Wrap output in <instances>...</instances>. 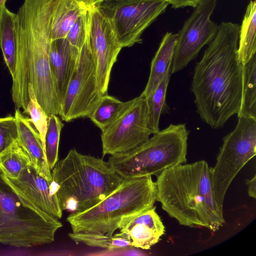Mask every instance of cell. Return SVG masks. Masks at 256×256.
I'll use <instances>...</instances> for the list:
<instances>
[{"label":"cell","mask_w":256,"mask_h":256,"mask_svg":"<svg viewBox=\"0 0 256 256\" xmlns=\"http://www.w3.org/2000/svg\"><path fill=\"white\" fill-rule=\"evenodd\" d=\"M16 14L4 6L0 10V47L12 78L17 55Z\"/></svg>","instance_id":"obj_19"},{"label":"cell","mask_w":256,"mask_h":256,"mask_svg":"<svg viewBox=\"0 0 256 256\" xmlns=\"http://www.w3.org/2000/svg\"><path fill=\"white\" fill-rule=\"evenodd\" d=\"M240 25L222 22L195 66L191 84L196 112L212 128H222L240 109L243 65L238 60Z\"/></svg>","instance_id":"obj_2"},{"label":"cell","mask_w":256,"mask_h":256,"mask_svg":"<svg viewBox=\"0 0 256 256\" xmlns=\"http://www.w3.org/2000/svg\"><path fill=\"white\" fill-rule=\"evenodd\" d=\"M18 139V128L14 116L0 118V154Z\"/></svg>","instance_id":"obj_29"},{"label":"cell","mask_w":256,"mask_h":256,"mask_svg":"<svg viewBox=\"0 0 256 256\" xmlns=\"http://www.w3.org/2000/svg\"><path fill=\"white\" fill-rule=\"evenodd\" d=\"M18 128V141L28 154L37 172L48 181L52 180V172L46 157L40 136L32 120L26 118L18 108L14 112Z\"/></svg>","instance_id":"obj_17"},{"label":"cell","mask_w":256,"mask_h":256,"mask_svg":"<svg viewBox=\"0 0 256 256\" xmlns=\"http://www.w3.org/2000/svg\"><path fill=\"white\" fill-rule=\"evenodd\" d=\"M58 0H24L16 14L17 55L12 97L16 108L25 110L28 86L49 116L58 115L60 106L49 58L52 22Z\"/></svg>","instance_id":"obj_1"},{"label":"cell","mask_w":256,"mask_h":256,"mask_svg":"<svg viewBox=\"0 0 256 256\" xmlns=\"http://www.w3.org/2000/svg\"><path fill=\"white\" fill-rule=\"evenodd\" d=\"M169 5L164 0H104L98 6L123 48L142 43V34Z\"/></svg>","instance_id":"obj_9"},{"label":"cell","mask_w":256,"mask_h":256,"mask_svg":"<svg viewBox=\"0 0 256 256\" xmlns=\"http://www.w3.org/2000/svg\"><path fill=\"white\" fill-rule=\"evenodd\" d=\"M30 158L18 141L0 154V170L10 178H16L21 172L32 165Z\"/></svg>","instance_id":"obj_23"},{"label":"cell","mask_w":256,"mask_h":256,"mask_svg":"<svg viewBox=\"0 0 256 256\" xmlns=\"http://www.w3.org/2000/svg\"><path fill=\"white\" fill-rule=\"evenodd\" d=\"M104 0H86V6L88 8L94 6H98Z\"/></svg>","instance_id":"obj_33"},{"label":"cell","mask_w":256,"mask_h":256,"mask_svg":"<svg viewBox=\"0 0 256 256\" xmlns=\"http://www.w3.org/2000/svg\"><path fill=\"white\" fill-rule=\"evenodd\" d=\"M52 194L63 210H86L102 200L122 182L108 162L70 150L52 170Z\"/></svg>","instance_id":"obj_4"},{"label":"cell","mask_w":256,"mask_h":256,"mask_svg":"<svg viewBox=\"0 0 256 256\" xmlns=\"http://www.w3.org/2000/svg\"><path fill=\"white\" fill-rule=\"evenodd\" d=\"M101 131L103 156L128 152L146 142L152 134L146 98L140 96L124 102L116 118Z\"/></svg>","instance_id":"obj_10"},{"label":"cell","mask_w":256,"mask_h":256,"mask_svg":"<svg viewBox=\"0 0 256 256\" xmlns=\"http://www.w3.org/2000/svg\"><path fill=\"white\" fill-rule=\"evenodd\" d=\"M169 4L172 6V8L178 9L186 6H191L195 8L202 0H164Z\"/></svg>","instance_id":"obj_31"},{"label":"cell","mask_w":256,"mask_h":256,"mask_svg":"<svg viewBox=\"0 0 256 256\" xmlns=\"http://www.w3.org/2000/svg\"><path fill=\"white\" fill-rule=\"evenodd\" d=\"M88 27V10L76 19L66 38L72 45L80 49L87 38Z\"/></svg>","instance_id":"obj_30"},{"label":"cell","mask_w":256,"mask_h":256,"mask_svg":"<svg viewBox=\"0 0 256 256\" xmlns=\"http://www.w3.org/2000/svg\"><path fill=\"white\" fill-rule=\"evenodd\" d=\"M256 2L250 0L240 26L238 46V60L245 64L256 54Z\"/></svg>","instance_id":"obj_21"},{"label":"cell","mask_w":256,"mask_h":256,"mask_svg":"<svg viewBox=\"0 0 256 256\" xmlns=\"http://www.w3.org/2000/svg\"><path fill=\"white\" fill-rule=\"evenodd\" d=\"M62 226L58 219L44 216L20 196L0 170V243L28 248L52 242Z\"/></svg>","instance_id":"obj_7"},{"label":"cell","mask_w":256,"mask_h":256,"mask_svg":"<svg viewBox=\"0 0 256 256\" xmlns=\"http://www.w3.org/2000/svg\"><path fill=\"white\" fill-rule=\"evenodd\" d=\"M80 52V49L72 45L66 38L51 41L50 67L60 107L76 66Z\"/></svg>","instance_id":"obj_16"},{"label":"cell","mask_w":256,"mask_h":256,"mask_svg":"<svg viewBox=\"0 0 256 256\" xmlns=\"http://www.w3.org/2000/svg\"><path fill=\"white\" fill-rule=\"evenodd\" d=\"M64 126L57 115L52 114L48 116L44 148L46 161L51 170L58 161L60 135Z\"/></svg>","instance_id":"obj_27"},{"label":"cell","mask_w":256,"mask_h":256,"mask_svg":"<svg viewBox=\"0 0 256 256\" xmlns=\"http://www.w3.org/2000/svg\"><path fill=\"white\" fill-rule=\"evenodd\" d=\"M77 0L79 2H80L84 3L86 5V0Z\"/></svg>","instance_id":"obj_35"},{"label":"cell","mask_w":256,"mask_h":256,"mask_svg":"<svg viewBox=\"0 0 256 256\" xmlns=\"http://www.w3.org/2000/svg\"><path fill=\"white\" fill-rule=\"evenodd\" d=\"M122 102L114 96L106 94L88 117L101 130L106 128L116 118L123 106Z\"/></svg>","instance_id":"obj_26"},{"label":"cell","mask_w":256,"mask_h":256,"mask_svg":"<svg viewBox=\"0 0 256 256\" xmlns=\"http://www.w3.org/2000/svg\"><path fill=\"white\" fill-rule=\"evenodd\" d=\"M188 134L185 124H170L134 150L110 156L108 162L124 178L157 176L186 162Z\"/></svg>","instance_id":"obj_6"},{"label":"cell","mask_w":256,"mask_h":256,"mask_svg":"<svg viewBox=\"0 0 256 256\" xmlns=\"http://www.w3.org/2000/svg\"><path fill=\"white\" fill-rule=\"evenodd\" d=\"M216 0H202L177 34L170 74L184 69L214 38L218 26L210 20Z\"/></svg>","instance_id":"obj_12"},{"label":"cell","mask_w":256,"mask_h":256,"mask_svg":"<svg viewBox=\"0 0 256 256\" xmlns=\"http://www.w3.org/2000/svg\"><path fill=\"white\" fill-rule=\"evenodd\" d=\"M171 64L168 65L164 76L155 90L150 96L146 98L148 108L149 128L152 134L160 130V117L166 106V96L171 75Z\"/></svg>","instance_id":"obj_24"},{"label":"cell","mask_w":256,"mask_h":256,"mask_svg":"<svg viewBox=\"0 0 256 256\" xmlns=\"http://www.w3.org/2000/svg\"><path fill=\"white\" fill-rule=\"evenodd\" d=\"M246 184L248 186V194L250 197L256 198V175L250 180H246Z\"/></svg>","instance_id":"obj_32"},{"label":"cell","mask_w":256,"mask_h":256,"mask_svg":"<svg viewBox=\"0 0 256 256\" xmlns=\"http://www.w3.org/2000/svg\"><path fill=\"white\" fill-rule=\"evenodd\" d=\"M3 176L12 190L38 212L57 219L62 218V210L52 192L50 182L41 176L32 164L24 169L16 178Z\"/></svg>","instance_id":"obj_14"},{"label":"cell","mask_w":256,"mask_h":256,"mask_svg":"<svg viewBox=\"0 0 256 256\" xmlns=\"http://www.w3.org/2000/svg\"><path fill=\"white\" fill-rule=\"evenodd\" d=\"M68 236L76 242L110 250L126 249L132 247L130 240L116 234L110 236L106 234L99 233L72 232L68 234Z\"/></svg>","instance_id":"obj_25"},{"label":"cell","mask_w":256,"mask_h":256,"mask_svg":"<svg viewBox=\"0 0 256 256\" xmlns=\"http://www.w3.org/2000/svg\"><path fill=\"white\" fill-rule=\"evenodd\" d=\"M8 0H0V10L2 6H5L6 2Z\"/></svg>","instance_id":"obj_34"},{"label":"cell","mask_w":256,"mask_h":256,"mask_svg":"<svg viewBox=\"0 0 256 256\" xmlns=\"http://www.w3.org/2000/svg\"><path fill=\"white\" fill-rule=\"evenodd\" d=\"M177 36V34L168 32L163 36L152 60L148 79L140 96L148 98L159 84L168 65L172 62Z\"/></svg>","instance_id":"obj_18"},{"label":"cell","mask_w":256,"mask_h":256,"mask_svg":"<svg viewBox=\"0 0 256 256\" xmlns=\"http://www.w3.org/2000/svg\"><path fill=\"white\" fill-rule=\"evenodd\" d=\"M237 115L256 118V54L243 65L242 99Z\"/></svg>","instance_id":"obj_22"},{"label":"cell","mask_w":256,"mask_h":256,"mask_svg":"<svg viewBox=\"0 0 256 256\" xmlns=\"http://www.w3.org/2000/svg\"><path fill=\"white\" fill-rule=\"evenodd\" d=\"M28 92L30 102L22 113L30 116L32 122L40 136L45 152V136L48 127V116L38 102L31 84H29L28 86Z\"/></svg>","instance_id":"obj_28"},{"label":"cell","mask_w":256,"mask_h":256,"mask_svg":"<svg viewBox=\"0 0 256 256\" xmlns=\"http://www.w3.org/2000/svg\"><path fill=\"white\" fill-rule=\"evenodd\" d=\"M118 229L116 235L130 240L132 247L146 250L158 243L165 232L155 206L122 220Z\"/></svg>","instance_id":"obj_15"},{"label":"cell","mask_w":256,"mask_h":256,"mask_svg":"<svg viewBox=\"0 0 256 256\" xmlns=\"http://www.w3.org/2000/svg\"><path fill=\"white\" fill-rule=\"evenodd\" d=\"M156 177V200L180 225L216 232L224 224V214L215 202L206 162L180 164Z\"/></svg>","instance_id":"obj_3"},{"label":"cell","mask_w":256,"mask_h":256,"mask_svg":"<svg viewBox=\"0 0 256 256\" xmlns=\"http://www.w3.org/2000/svg\"><path fill=\"white\" fill-rule=\"evenodd\" d=\"M88 8L76 0H58L52 22V40L65 38L80 15Z\"/></svg>","instance_id":"obj_20"},{"label":"cell","mask_w":256,"mask_h":256,"mask_svg":"<svg viewBox=\"0 0 256 256\" xmlns=\"http://www.w3.org/2000/svg\"><path fill=\"white\" fill-rule=\"evenodd\" d=\"M156 187L152 176L124 178L121 184L100 202L66 220L73 232H86L112 236L122 220L154 206Z\"/></svg>","instance_id":"obj_5"},{"label":"cell","mask_w":256,"mask_h":256,"mask_svg":"<svg viewBox=\"0 0 256 256\" xmlns=\"http://www.w3.org/2000/svg\"><path fill=\"white\" fill-rule=\"evenodd\" d=\"M256 154V118H238L234 129L223 138L214 166L210 168L212 192L218 210L223 213L226 194L244 166Z\"/></svg>","instance_id":"obj_8"},{"label":"cell","mask_w":256,"mask_h":256,"mask_svg":"<svg viewBox=\"0 0 256 256\" xmlns=\"http://www.w3.org/2000/svg\"><path fill=\"white\" fill-rule=\"evenodd\" d=\"M88 39L96 61L98 87L104 95L108 94L112 69L122 47L110 21L96 6L88 8Z\"/></svg>","instance_id":"obj_13"},{"label":"cell","mask_w":256,"mask_h":256,"mask_svg":"<svg viewBox=\"0 0 256 256\" xmlns=\"http://www.w3.org/2000/svg\"><path fill=\"white\" fill-rule=\"evenodd\" d=\"M102 96L98 87L96 61L87 36L80 49L76 66L68 84L58 115L66 122L88 117Z\"/></svg>","instance_id":"obj_11"}]
</instances>
